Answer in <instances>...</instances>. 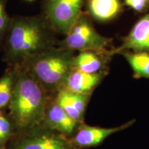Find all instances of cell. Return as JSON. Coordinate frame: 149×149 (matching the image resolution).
Masks as SVG:
<instances>
[{
	"instance_id": "cell-1",
	"label": "cell",
	"mask_w": 149,
	"mask_h": 149,
	"mask_svg": "<svg viewBox=\"0 0 149 149\" xmlns=\"http://www.w3.org/2000/svg\"><path fill=\"white\" fill-rule=\"evenodd\" d=\"M55 30L44 14L11 17L3 39L2 59L8 66H19L29 59L55 47Z\"/></svg>"
},
{
	"instance_id": "cell-19",
	"label": "cell",
	"mask_w": 149,
	"mask_h": 149,
	"mask_svg": "<svg viewBox=\"0 0 149 149\" xmlns=\"http://www.w3.org/2000/svg\"><path fill=\"white\" fill-rule=\"evenodd\" d=\"M0 149H7V148H6V147H3V148H1Z\"/></svg>"
},
{
	"instance_id": "cell-7",
	"label": "cell",
	"mask_w": 149,
	"mask_h": 149,
	"mask_svg": "<svg viewBox=\"0 0 149 149\" xmlns=\"http://www.w3.org/2000/svg\"><path fill=\"white\" fill-rule=\"evenodd\" d=\"M135 122V120H133L120 126L111 128L90 126L82 122L78 126L70 140L77 149L95 147L102 144L110 136L130 127Z\"/></svg>"
},
{
	"instance_id": "cell-17",
	"label": "cell",
	"mask_w": 149,
	"mask_h": 149,
	"mask_svg": "<svg viewBox=\"0 0 149 149\" xmlns=\"http://www.w3.org/2000/svg\"><path fill=\"white\" fill-rule=\"evenodd\" d=\"M8 0H0V49L11 21V17L7 13Z\"/></svg>"
},
{
	"instance_id": "cell-10",
	"label": "cell",
	"mask_w": 149,
	"mask_h": 149,
	"mask_svg": "<svg viewBox=\"0 0 149 149\" xmlns=\"http://www.w3.org/2000/svg\"><path fill=\"white\" fill-rule=\"evenodd\" d=\"M104 77L105 71L88 73L73 68L67 78L64 87L75 93L91 95Z\"/></svg>"
},
{
	"instance_id": "cell-4",
	"label": "cell",
	"mask_w": 149,
	"mask_h": 149,
	"mask_svg": "<svg viewBox=\"0 0 149 149\" xmlns=\"http://www.w3.org/2000/svg\"><path fill=\"white\" fill-rule=\"evenodd\" d=\"M7 149H77L62 134L42 124L16 131L6 145Z\"/></svg>"
},
{
	"instance_id": "cell-15",
	"label": "cell",
	"mask_w": 149,
	"mask_h": 149,
	"mask_svg": "<svg viewBox=\"0 0 149 149\" xmlns=\"http://www.w3.org/2000/svg\"><path fill=\"white\" fill-rule=\"evenodd\" d=\"M124 57L137 77L149 79V53H124Z\"/></svg>"
},
{
	"instance_id": "cell-6",
	"label": "cell",
	"mask_w": 149,
	"mask_h": 149,
	"mask_svg": "<svg viewBox=\"0 0 149 149\" xmlns=\"http://www.w3.org/2000/svg\"><path fill=\"white\" fill-rule=\"evenodd\" d=\"M84 0H43L42 13L56 33L66 35L81 14Z\"/></svg>"
},
{
	"instance_id": "cell-5",
	"label": "cell",
	"mask_w": 149,
	"mask_h": 149,
	"mask_svg": "<svg viewBox=\"0 0 149 149\" xmlns=\"http://www.w3.org/2000/svg\"><path fill=\"white\" fill-rule=\"evenodd\" d=\"M109 40L97 32L88 15L81 13L77 21L64 40L58 41L57 47L74 51L107 52Z\"/></svg>"
},
{
	"instance_id": "cell-9",
	"label": "cell",
	"mask_w": 149,
	"mask_h": 149,
	"mask_svg": "<svg viewBox=\"0 0 149 149\" xmlns=\"http://www.w3.org/2000/svg\"><path fill=\"white\" fill-rule=\"evenodd\" d=\"M53 95L57 103L72 119L79 124L84 122L91 95L75 93L62 87Z\"/></svg>"
},
{
	"instance_id": "cell-8",
	"label": "cell",
	"mask_w": 149,
	"mask_h": 149,
	"mask_svg": "<svg viewBox=\"0 0 149 149\" xmlns=\"http://www.w3.org/2000/svg\"><path fill=\"white\" fill-rule=\"evenodd\" d=\"M42 124L68 138L72 137L79 125L57 103L53 95L50 97L46 104Z\"/></svg>"
},
{
	"instance_id": "cell-13",
	"label": "cell",
	"mask_w": 149,
	"mask_h": 149,
	"mask_svg": "<svg viewBox=\"0 0 149 149\" xmlns=\"http://www.w3.org/2000/svg\"><path fill=\"white\" fill-rule=\"evenodd\" d=\"M120 0H89L88 10L93 17L100 21H108L120 10Z\"/></svg>"
},
{
	"instance_id": "cell-20",
	"label": "cell",
	"mask_w": 149,
	"mask_h": 149,
	"mask_svg": "<svg viewBox=\"0 0 149 149\" xmlns=\"http://www.w3.org/2000/svg\"><path fill=\"white\" fill-rule=\"evenodd\" d=\"M26 1H34V0H26Z\"/></svg>"
},
{
	"instance_id": "cell-3",
	"label": "cell",
	"mask_w": 149,
	"mask_h": 149,
	"mask_svg": "<svg viewBox=\"0 0 149 149\" xmlns=\"http://www.w3.org/2000/svg\"><path fill=\"white\" fill-rule=\"evenodd\" d=\"M74 51L53 47L29 59L21 66L51 95H54L66 83L73 69Z\"/></svg>"
},
{
	"instance_id": "cell-16",
	"label": "cell",
	"mask_w": 149,
	"mask_h": 149,
	"mask_svg": "<svg viewBox=\"0 0 149 149\" xmlns=\"http://www.w3.org/2000/svg\"><path fill=\"white\" fill-rule=\"evenodd\" d=\"M15 133L16 128L10 115L5 111H0V148L6 146Z\"/></svg>"
},
{
	"instance_id": "cell-14",
	"label": "cell",
	"mask_w": 149,
	"mask_h": 149,
	"mask_svg": "<svg viewBox=\"0 0 149 149\" xmlns=\"http://www.w3.org/2000/svg\"><path fill=\"white\" fill-rule=\"evenodd\" d=\"M16 77V68L8 66L0 78V111H5L10 104Z\"/></svg>"
},
{
	"instance_id": "cell-12",
	"label": "cell",
	"mask_w": 149,
	"mask_h": 149,
	"mask_svg": "<svg viewBox=\"0 0 149 149\" xmlns=\"http://www.w3.org/2000/svg\"><path fill=\"white\" fill-rule=\"evenodd\" d=\"M105 53L85 51H81L74 56L73 68L88 73H98L104 72L106 59Z\"/></svg>"
},
{
	"instance_id": "cell-21",
	"label": "cell",
	"mask_w": 149,
	"mask_h": 149,
	"mask_svg": "<svg viewBox=\"0 0 149 149\" xmlns=\"http://www.w3.org/2000/svg\"><path fill=\"white\" fill-rule=\"evenodd\" d=\"M147 2L149 3V0H147Z\"/></svg>"
},
{
	"instance_id": "cell-11",
	"label": "cell",
	"mask_w": 149,
	"mask_h": 149,
	"mask_svg": "<svg viewBox=\"0 0 149 149\" xmlns=\"http://www.w3.org/2000/svg\"><path fill=\"white\" fill-rule=\"evenodd\" d=\"M131 50L133 53H149V13L134 26L119 51Z\"/></svg>"
},
{
	"instance_id": "cell-2",
	"label": "cell",
	"mask_w": 149,
	"mask_h": 149,
	"mask_svg": "<svg viewBox=\"0 0 149 149\" xmlns=\"http://www.w3.org/2000/svg\"><path fill=\"white\" fill-rule=\"evenodd\" d=\"M14 67L15 81L8 109L16 131H21L42 124L46 104L52 95L26 68Z\"/></svg>"
},
{
	"instance_id": "cell-18",
	"label": "cell",
	"mask_w": 149,
	"mask_h": 149,
	"mask_svg": "<svg viewBox=\"0 0 149 149\" xmlns=\"http://www.w3.org/2000/svg\"><path fill=\"white\" fill-rule=\"evenodd\" d=\"M125 3L135 10L141 11L146 7L147 0H125Z\"/></svg>"
}]
</instances>
